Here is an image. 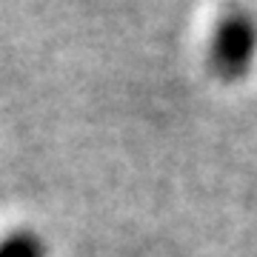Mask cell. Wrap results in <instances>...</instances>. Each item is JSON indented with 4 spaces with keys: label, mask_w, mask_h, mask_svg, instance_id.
<instances>
[{
    "label": "cell",
    "mask_w": 257,
    "mask_h": 257,
    "mask_svg": "<svg viewBox=\"0 0 257 257\" xmlns=\"http://www.w3.org/2000/svg\"><path fill=\"white\" fill-rule=\"evenodd\" d=\"M254 52V26L246 15H229L211 37V69L223 77H237L246 72Z\"/></svg>",
    "instance_id": "1"
},
{
    "label": "cell",
    "mask_w": 257,
    "mask_h": 257,
    "mask_svg": "<svg viewBox=\"0 0 257 257\" xmlns=\"http://www.w3.org/2000/svg\"><path fill=\"white\" fill-rule=\"evenodd\" d=\"M0 257H46V243L35 231H12L0 240Z\"/></svg>",
    "instance_id": "2"
}]
</instances>
